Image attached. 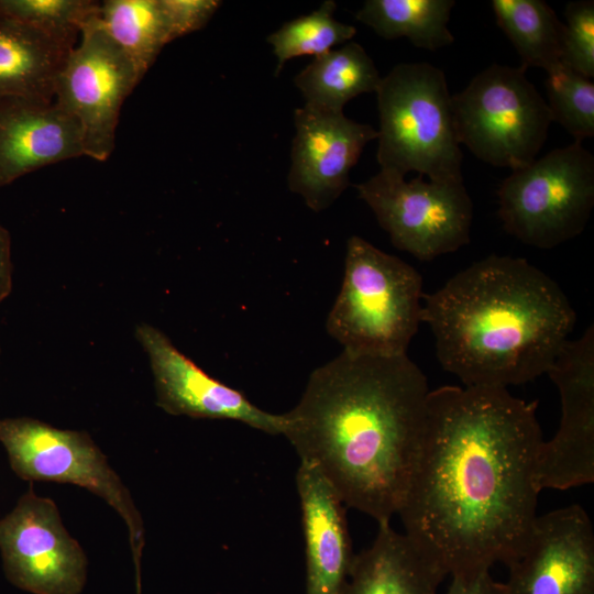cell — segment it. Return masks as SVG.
<instances>
[{
  "mask_svg": "<svg viewBox=\"0 0 594 594\" xmlns=\"http://www.w3.org/2000/svg\"><path fill=\"white\" fill-rule=\"evenodd\" d=\"M537 402L504 387L430 391L399 515L404 534L446 575L507 566L537 517L535 465L543 442Z\"/></svg>",
  "mask_w": 594,
  "mask_h": 594,
  "instance_id": "1",
  "label": "cell"
},
{
  "mask_svg": "<svg viewBox=\"0 0 594 594\" xmlns=\"http://www.w3.org/2000/svg\"><path fill=\"white\" fill-rule=\"evenodd\" d=\"M430 389L407 354L342 351L309 376L284 436L343 504L377 524L397 515L410 482Z\"/></svg>",
  "mask_w": 594,
  "mask_h": 594,
  "instance_id": "2",
  "label": "cell"
},
{
  "mask_svg": "<svg viewBox=\"0 0 594 594\" xmlns=\"http://www.w3.org/2000/svg\"><path fill=\"white\" fill-rule=\"evenodd\" d=\"M422 299L438 361L464 386L507 388L547 373L576 320L558 283L521 257L492 254Z\"/></svg>",
  "mask_w": 594,
  "mask_h": 594,
  "instance_id": "3",
  "label": "cell"
},
{
  "mask_svg": "<svg viewBox=\"0 0 594 594\" xmlns=\"http://www.w3.org/2000/svg\"><path fill=\"white\" fill-rule=\"evenodd\" d=\"M422 277L415 267L352 235L327 332L352 354L405 355L422 322Z\"/></svg>",
  "mask_w": 594,
  "mask_h": 594,
  "instance_id": "4",
  "label": "cell"
},
{
  "mask_svg": "<svg viewBox=\"0 0 594 594\" xmlns=\"http://www.w3.org/2000/svg\"><path fill=\"white\" fill-rule=\"evenodd\" d=\"M375 92L381 170L463 182V153L443 70L425 62L402 63L382 77Z\"/></svg>",
  "mask_w": 594,
  "mask_h": 594,
  "instance_id": "5",
  "label": "cell"
},
{
  "mask_svg": "<svg viewBox=\"0 0 594 594\" xmlns=\"http://www.w3.org/2000/svg\"><path fill=\"white\" fill-rule=\"evenodd\" d=\"M526 70L490 65L451 97L459 143L493 166L525 167L547 140L552 118Z\"/></svg>",
  "mask_w": 594,
  "mask_h": 594,
  "instance_id": "6",
  "label": "cell"
},
{
  "mask_svg": "<svg viewBox=\"0 0 594 594\" xmlns=\"http://www.w3.org/2000/svg\"><path fill=\"white\" fill-rule=\"evenodd\" d=\"M504 230L524 244L552 249L585 229L594 207V156L580 142L512 170L498 190Z\"/></svg>",
  "mask_w": 594,
  "mask_h": 594,
  "instance_id": "7",
  "label": "cell"
},
{
  "mask_svg": "<svg viewBox=\"0 0 594 594\" xmlns=\"http://www.w3.org/2000/svg\"><path fill=\"white\" fill-rule=\"evenodd\" d=\"M0 442L13 472L25 481L68 483L101 497L123 519L141 594L145 544L142 516L107 457L85 431L55 428L30 417L0 419Z\"/></svg>",
  "mask_w": 594,
  "mask_h": 594,
  "instance_id": "8",
  "label": "cell"
},
{
  "mask_svg": "<svg viewBox=\"0 0 594 594\" xmlns=\"http://www.w3.org/2000/svg\"><path fill=\"white\" fill-rule=\"evenodd\" d=\"M392 244L419 261L455 252L470 242L473 202L461 183L426 182L380 170L355 185Z\"/></svg>",
  "mask_w": 594,
  "mask_h": 594,
  "instance_id": "9",
  "label": "cell"
},
{
  "mask_svg": "<svg viewBox=\"0 0 594 594\" xmlns=\"http://www.w3.org/2000/svg\"><path fill=\"white\" fill-rule=\"evenodd\" d=\"M80 35L58 75L54 102L79 123L84 155L103 162L114 148L121 107L141 79L101 28L99 13Z\"/></svg>",
  "mask_w": 594,
  "mask_h": 594,
  "instance_id": "10",
  "label": "cell"
},
{
  "mask_svg": "<svg viewBox=\"0 0 594 594\" xmlns=\"http://www.w3.org/2000/svg\"><path fill=\"white\" fill-rule=\"evenodd\" d=\"M0 551L7 579L33 594H80L87 557L66 530L56 504L32 485L0 518Z\"/></svg>",
  "mask_w": 594,
  "mask_h": 594,
  "instance_id": "11",
  "label": "cell"
},
{
  "mask_svg": "<svg viewBox=\"0 0 594 594\" xmlns=\"http://www.w3.org/2000/svg\"><path fill=\"white\" fill-rule=\"evenodd\" d=\"M561 399L554 437L540 446L538 490H569L594 482V326L568 340L547 372Z\"/></svg>",
  "mask_w": 594,
  "mask_h": 594,
  "instance_id": "12",
  "label": "cell"
},
{
  "mask_svg": "<svg viewBox=\"0 0 594 594\" xmlns=\"http://www.w3.org/2000/svg\"><path fill=\"white\" fill-rule=\"evenodd\" d=\"M135 337L150 361L156 405L165 413L234 420L270 435H284L285 414L265 411L242 392L210 376L158 328L140 323Z\"/></svg>",
  "mask_w": 594,
  "mask_h": 594,
  "instance_id": "13",
  "label": "cell"
},
{
  "mask_svg": "<svg viewBox=\"0 0 594 594\" xmlns=\"http://www.w3.org/2000/svg\"><path fill=\"white\" fill-rule=\"evenodd\" d=\"M506 594H594V531L580 505L537 516Z\"/></svg>",
  "mask_w": 594,
  "mask_h": 594,
  "instance_id": "14",
  "label": "cell"
},
{
  "mask_svg": "<svg viewBox=\"0 0 594 594\" xmlns=\"http://www.w3.org/2000/svg\"><path fill=\"white\" fill-rule=\"evenodd\" d=\"M295 136L287 176L290 191L315 212L330 207L350 185V172L377 130L308 105L294 112Z\"/></svg>",
  "mask_w": 594,
  "mask_h": 594,
  "instance_id": "15",
  "label": "cell"
},
{
  "mask_svg": "<svg viewBox=\"0 0 594 594\" xmlns=\"http://www.w3.org/2000/svg\"><path fill=\"white\" fill-rule=\"evenodd\" d=\"M81 155L80 125L56 102L0 99V187Z\"/></svg>",
  "mask_w": 594,
  "mask_h": 594,
  "instance_id": "16",
  "label": "cell"
},
{
  "mask_svg": "<svg viewBox=\"0 0 594 594\" xmlns=\"http://www.w3.org/2000/svg\"><path fill=\"white\" fill-rule=\"evenodd\" d=\"M306 553V594H342L354 559L344 504L312 464L296 473Z\"/></svg>",
  "mask_w": 594,
  "mask_h": 594,
  "instance_id": "17",
  "label": "cell"
},
{
  "mask_svg": "<svg viewBox=\"0 0 594 594\" xmlns=\"http://www.w3.org/2000/svg\"><path fill=\"white\" fill-rule=\"evenodd\" d=\"M446 576L404 532L383 522L372 544L354 556L342 594H437Z\"/></svg>",
  "mask_w": 594,
  "mask_h": 594,
  "instance_id": "18",
  "label": "cell"
},
{
  "mask_svg": "<svg viewBox=\"0 0 594 594\" xmlns=\"http://www.w3.org/2000/svg\"><path fill=\"white\" fill-rule=\"evenodd\" d=\"M73 48L0 14V99L51 103L58 75Z\"/></svg>",
  "mask_w": 594,
  "mask_h": 594,
  "instance_id": "19",
  "label": "cell"
},
{
  "mask_svg": "<svg viewBox=\"0 0 594 594\" xmlns=\"http://www.w3.org/2000/svg\"><path fill=\"white\" fill-rule=\"evenodd\" d=\"M382 76L362 45L349 42L316 56L295 77L305 105L343 112L353 98L375 92Z\"/></svg>",
  "mask_w": 594,
  "mask_h": 594,
  "instance_id": "20",
  "label": "cell"
},
{
  "mask_svg": "<svg viewBox=\"0 0 594 594\" xmlns=\"http://www.w3.org/2000/svg\"><path fill=\"white\" fill-rule=\"evenodd\" d=\"M453 0H367L355 13L386 40L407 37L418 48L436 51L454 42L448 28Z\"/></svg>",
  "mask_w": 594,
  "mask_h": 594,
  "instance_id": "21",
  "label": "cell"
},
{
  "mask_svg": "<svg viewBox=\"0 0 594 594\" xmlns=\"http://www.w3.org/2000/svg\"><path fill=\"white\" fill-rule=\"evenodd\" d=\"M496 23L517 51L521 66L546 72L561 63L563 22L542 0L491 1Z\"/></svg>",
  "mask_w": 594,
  "mask_h": 594,
  "instance_id": "22",
  "label": "cell"
},
{
  "mask_svg": "<svg viewBox=\"0 0 594 594\" xmlns=\"http://www.w3.org/2000/svg\"><path fill=\"white\" fill-rule=\"evenodd\" d=\"M99 22L140 79L169 43L160 0H107L100 4Z\"/></svg>",
  "mask_w": 594,
  "mask_h": 594,
  "instance_id": "23",
  "label": "cell"
},
{
  "mask_svg": "<svg viewBox=\"0 0 594 594\" xmlns=\"http://www.w3.org/2000/svg\"><path fill=\"white\" fill-rule=\"evenodd\" d=\"M336 8L334 1L327 0L317 10L284 23L268 35L267 42L277 59L276 76L287 61L304 55H322L356 34L354 25L334 19Z\"/></svg>",
  "mask_w": 594,
  "mask_h": 594,
  "instance_id": "24",
  "label": "cell"
},
{
  "mask_svg": "<svg viewBox=\"0 0 594 594\" xmlns=\"http://www.w3.org/2000/svg\"><path fill=\"white\" fill-rule=\"evenodd\" d=\"M100 3L90 0H0V14L28 24L75 47L85 24L99 13Z\"/></svg>",
  "mask_w": 594,
  "mask_h": 594,
  "instance_id": "25",
  "label": "cell"
},
{
  "mask_svg": "<svg viewBox=\"0 0 594 594\" xmlns=\"http://www.w3.org/2000/svg\"><path fill=\"white\" fill-rule=\"evenodd\" d=\"M546 90L552 121L582 143L594 136V82L560 63L547 70Z\"/></svg>",
  "mask_w": 594,
  "mask_h": 594,
  "instance_id": "26",
  "label": "cell"
},
{
  "mask_svg": "<svg viewBox=\"0 0 594 594\" xmlns=\"http://www.w3.org/2000/svg\"><path fill=\"white\" fill-rule=\"evenodd\" d=\"M564 15L561 63L592 79L594 77V1L569 2Z\"/></svg>",
  "mask_w": 594,
  "mask_h": 594,
  "instance_id": "27",
  "label": "cell"
},
{
  "mask_svg": "<svg viewBox=\"0 0 594 594\" xmlns=\"http://www.w3.org/2000/svg\"><path fill=\"white\" fill-rule=\"evenodd\" d=\"M220 4L216 0H160L168 42L202 29Z\"/></svg>",
  "mask_w": 594,
  "mask_h": 594,
  "instance_id": "28",
  "label": "cell"
},
{
  "mask_svg": "<svg viewBox=\"0 0 594 594\" xmlns=\"http://www.w3.org/2000/svg\"><path fill=\"white\" fill-rule=\"evenodd\" d=\"M446 594H506L505 583L495 581L490 570L473 574L451 575Z\"/></svg>",
  "mask_w": 594,
  "mask_h": 594,
  "instance_id": "29",
  "label": "cell"
},
{
  "mask_svg": "<svg viewBox=\"0 0 594 594\" xmlns=\"http://www.w3.org/2000/svg\"><path fill=\"white\" fill-rule=\"evenodd\" d=\"M13 264L11 258V237L0 224V304L12 289Z\"/></svg>",
  "mask_w": 594,
  "mask_h": 594,
  "instance_id": "30",
  "label": "cell"
}]
</instances>
